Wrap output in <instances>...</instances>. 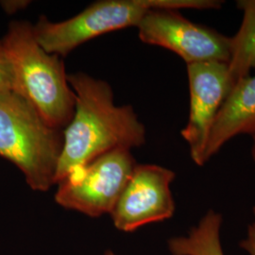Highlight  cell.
Wrapping results in <instances>:
<instances>
[{"mask_svg": "<svg viewBox=\"0 0 255 255\" xmlns=\"http://www.w3.org/2000/svg\"><path fill=\"white\" fill-rule=\"evenodd\" d=\"M237 6L243 11V19L231 38L228 70L233 87L255 68V0H240Z\"/></svg>", "mask_w": 255, "mask_h": 255, "instance_id": "30bf717a", "label": "cell"}, {"mask_svg": "<svg viewBox=\"0 0 255 255\" xmlns=\"http://www.w3.org/2000/svg\"><path fill=\"white\" fill-rule=\"evenodd\" d=\"M254 214H255V207H254Z\"/></svg>", "mask_w": 255, "mask_h": 255, "instance_id": "2e32d148", "label": "cell"}, {"mask_svg": "<svg viewBox=\"0 0 255 255\" xmlns=\"http://www.w3.org/2000/svg\"><path fill=\"white\" fill-rule=\"evenodd\" d=\"M172 170L157 164H137L111 213L116 228L132 232L170 219L175 212L170 184Z\"/></svg>", "mask_w": 255, "mask_h": 255, "instance_id": "52a82bcc", "label": "cell"}, {"mask_svg": "<svg viewBox=\"0 0 255 255\" xmlns=\"http://www.w3.org/2000/svg\"><path fill=\"white\" fill-rule=\"evenodd\" d=\"M240 247L249 255H255V223L249 226L246 238L240 243Z\"/></svg>", "mask_w": 255, "mask_h": 255, "instance_id": "4fadbf2b", "label": "cell"}, {"mask_svg": "<svg viewBox=\"0 0 255 255\" xmlns=\"http://www.w3.org/2000/svg\"><path fill=\"white\" fill-rule=\"evenodd\" d=\"M115 255V254H113V253H111V252H110V253H108V254H107V255Z\"/></svg>", "mask_w": 255, "mask_h": 255, "instance_id": "9a60e30c", "label": "cell"}, {"mask_svg": "<svg viewBox=\"0 0 255 255\" xmlns=\"http://www.w3.org/2000/svg\"><path fill=\"white\" fill-rule=\"evenodd\" d=\"M136 164L129 149L111 150L74 168L58 182L55 201L91 218L111 214Z\"/></svg>", "mask_w": 255, "mask_h": 255, "instance_id": "5b68a950", "label": "cell"}, {"mask_svg": "<svg viewBox=\"0 0 255 255\" xmlns=\"http://www.w3.org/2000/svg\"><path fill=\"white\" fill-rule=\"evenodd\" d=\"M137 27L143 43L172 51L186 65L204 62L229 63L231 38L193 23L178 9H151Z\"/></svg>", "mask_w": 255, "mask_h": 255, "instance_id": "8992f818", "label": "cell"}, {"mask_svg": "<svg viewBox=\"0 0 255 255\" xmlns=\"http://www.w3.org/2000/svg\"><path fill=\"white\" fill-rule=\"evenodd\" d=\"M219 0H106L91 4L72 18L53 23L41 16L33 26L37 42L47 53L64 57L93 38L138 27L154 9H217Z\"/></svg>", "mask_w": 255, "mask_h": 255, "instance_id": "277c9868", "label": "cell"}, {"mask_svg": "<svg viewBox=\"0 0 255 255\" xmlns=\"http://www.w3.org/2000/svg\"><path fill=\"white\" fill-rule=\"evenodd\" d=\"M251 137L253 139V145H252V156H253V159L255 162V131L254 133L251 134Z\"/></svg>", "mask_w": 255, "mask_h": 255, "instance_id": "5bb4252c", "label": "cell"}, {"mask_svg": "<svg viewBox=\"0 0 255 255\" xmlns=\"http://www.w3.org/2000/svg\"><path fill=\"white\" fill-rule=\"evenodd\" d=\"M222 216L209 210L197 226L185 237H173L168 241L172 255H224L220 229Z\"/></svg>", "mask_w": 255, "mask_h": 255, "instance_id": "8fae6325", "label": "cell"}, {"mask_svg": "<svg viewBox=\"0 0 255 255\" xmlns=\"http://www.w3.org/2000/svg\"><path fill=\"white\" fill-rule=\"evenodd\" d=\"M12 65L15 93L26 99L50 127L63 129L73 118L76 97L60 56L37 42L33 26L12 22L0 41Z\"/></svg>", "mask_w": 255, "mask_h": 255, "instance_id": "7a4b0ae2", "label": "cell"}, {"mask_svg": "<svg viewBox=\"0 0 255 255\" xmlns=\"http://www.w3.org/2000/svg\"><path fill=\"white\" fill-rule=\"evenodd\" d=\"M15 92V77L8 56L0 46V94Z\"/></svg>", "mask_w": 255, "mask_h": 255, "instance_id": "7c38bea8", "label": "cell"}, {"mask_svg": "<svg viewBox=\"0 0 255 255\" xmlns=\"http://www.w3.org/2000/svg\"><path fill=\"white\" fill-rule=\"evenodd\" d=\"M190 93L189 118L182 136L188 144L193 162L206 164L210 134L219 110L232 90L228 64L204 62L187 65Z\"/></svg>", "mask_w": 255, "mask_h": 255, "instance_id": "ba28073f", "label": "cell"}, {"mask_svg": "<svg viewBox=\"0 0 255 255\" xmlns=\"http://www.w3.org/2000/svg\"><path fill=\"white\" fill-rule=\"evenodd\" d=\"M63 146L64 131L50 127L26 99L0 94V156L18 167L31 189L55 184Z\"/></svg>", "mask_w": 255, "mask_h": 255, "instance_id": "3957f363", "label": "cell"}, {"mask_svg": "<svg viewBox=\"0 0 255 255\" xmlns=\"http://www.w3.org/2000/svg\"><path fill=\"white\" fill-rule=\"evenodd\" d=\"M75 112L64 131L55 184L74 168L118 148L131 149L146 142V128L131 106H117L109 84L84 73L67 75Z\"/></svg>", "mask_w": 255, "mask_h": 255, "instance_id": "6da1fadb", "label": "cell"}, {"mask_svg": "<svg viewBox=\"0 0 255 255\" xmlns=\"http://www.w3.org/2000/svg\"><path fill=\"white\" fill-rule=\"evenodd\" d=\"M255 131V76L237 82L226 97L210 134L206 163L234 137Z\"/></svg>", "mask_w": 255, "mask_h": 255, "instance_id": "9c48e42d", "label": "cell"}]
</instances>
